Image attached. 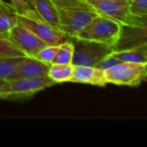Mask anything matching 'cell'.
I'll return each instance as SVG.
<instances>
[{
  "mask_svg": "<svg viewBox=\"0 0 147 147\" xmlns=\"http://www.w3.org/2000/svg\"><path fill=\"white\" fill-rule=\"evenodd\" d=\"M59 16V30L69 39L100 14L86 0H53Z\"/></svg>",
  "mask_w": 147,
  "mask_h": 147,
  "instance_id": "cell-1",
  "label": "cell"
},
{
  "mask_svg": "<svg viewBox=\"0 0 147 147\" xmlns=\"http://www.w3.org/2000/svg\"><path fill=\"white\" fill-rule=\"evenodd\" d=\"M122 24L99 15L77 32L71 39L102 43L114 47L118 40Z\"/></svg>",
  "mask_w": 147,
  "mask_h": 147,
  "instance_id": "cell-2",
  "label": "cell"
},
{
  "mask_svg": "<svg viewBox=\"0 0 147 147\" xmlns=\"http://www.w3.org/2000/svg\"><path fill=\"white\" fill-rule=\"evenodd\" d=\"M56 83L48 76L34 78L7 79L0 87V99L27 98Z\"/></svg>",
  "mask_w": 147,
  "mask_h": 147,
  "instance_id": "cell-3",
  "label": "cell"
},
{
  "mask_svg": "<svg viewBox=\"0 0 147 147\" xmlns=\"http://www.w3.org/2000/svg\"><path fill=\"white\" fill-rule=\"evenodd\" d=\"M108 84L121 86H139L147 78V64L121 62L104 70Z\"/></svg>",
  "mask_w": 147,
  "mask_h": 147,
  "instance_id": "cell-4",
  "label": "cell"
},
{
  "mask_svg": "<svg viewBox=\"0 0 147 147\" xmlns=\"http://www.w3.org/2000/svg\"><path fill=\"white\" fill-rule=\"evenodd\" d=\"M102 16L122 25L146 27V19L134 16L128 7L127 0H86Z\"/></svg>",
  "mask_w": 147,
  "mask_h": 147,
  "instance_id": "cell-5",
  "label": "cell"
},
{
  "mask_svg": "<svg viewBox=\"0 0 147 147\" xmlns=\"http://www.w3.org/2000/svg\"><path fill=\"white\" fill-rule=\"evenodd\" d=\"M16 16L17 22L32 31L47 45H59L68 38L63 32L41 19L32 9L26 12L16 11Z\"/></svg>",
  "mask_w": 147,
  "mask_h": 147,
  "instance_id": "cell-6",
  "label": "cell"
},
{
  "mask_svg": "<svg viewBox=\"0 0 147 147\" xmlns=\"http://www.w3.org/2000/svg\"><path fill=\"white\" fill-rule=\"evenodd\" d=\"M74 44L73 65L96 67L106 56L114 52V47L106 44L71 39Z\"/></svg>",
  "mask_w": 147,
  "mask_h": 147,
  "instance_id": "cell-7",
  "label": "cell"
},
{
  "mask_svg": "<svg viewBox=\"0 0 147 147\" xmlns=\"http://www.w3.org/2000/svg\"><path fill=\"white\" fill-rule=\"evenodd\" d=\"M9 34L28 57H34L47 44L32 31L17 22L9 30Z\"/></svg>",
  "mask_w": 147,
  "mask_h": 147,
  "instance_id": "cell-8",
  "label": "cell"
},
{
  "mask_svg": "<svg viewBox=\"0 0 147 147\" xmlns=\"http://www.w3.org/2000/svg\"><path fill=\"white\" fill-rule=\"evenodd\" d=\"M51 64H47L34 57H25L16 67L8 79L34 78L48 76Z\"/></svg>",
  "mask_w": 147,
  "mask_h": 147,
  "instance_id": "cell-9",
  "label": "cell"
},
{
  "mask_svg": "<svg viewBox=\"0 0 147 147\" xmlns=\"http://www.w3.org/2000/svg\"><path fill=\"white\" fill-rule=\"evenodd\" d=\"M146 30V27L122 25L120 36L114 47V50L123 51L147 44Z\"/></svg>",
  "mask_w": 147,
  "mask_h": 147,
  "instance_id": "cell-10",
  "label": "cell"
},
{
  "mask_svg": "<svg viewBox=\"0 0 147 147\" xmlns=\"http://www.w3.org/2000/svg\"><path fill=\"white\" fill-rule=\"evenodd\" d=\"M71 82L87 84L100 87H104L108 84L103 70L97 67L84 65H73V72Z\"/></svg>",
  "mask_w": 147,
  "mask_h": 147,
  "instance_id": "cell-11",
  "label": "cell"
},
{
  "mask_svg": "<svg viewBox=\"0 0 147 147\" xmlns=\"http://www.w3.org/2000/svg\"><path fill=\"white\" fill-rule=\"evenodd\" d=\"M31 9L45 22L59 30V21L53 0H27Z\"/></svg>",
  "mask_w": 147,
  "mask_h": 147,
  "instance_id": "cell-12",
  "label": "cell"
},
{
  "mask_svg": "<svg viewBox=\"0 0 147 147\" xmlns=\"http://www.w3.org/2000/svg\"><path fill=\"white\" fill-rule=\"evenodd\" d=\"M110 54L121 62L147 64V44L123 51H114Z\"/></svg>",
  "mask_w": 147,
  "mask_h": 147,
  "instance_id": "cell-13",
  "label": "cell"
},
{
  "mask_svg": "<svg viewBox=\"0 0 147 147\" xmlns=\"http://www.w3.org/2000/svg\"><path fill=\"white\" fill-rule=\"evenodd\" d=\"M28 57L12 39L9 31L0 32V58Z\"/></svg>",
  "mask_w": 147,
  "mask_h": 147,
  "instance_id": "cell-14",
  "label": "cell"
},
{
  "mask_svg": "<svg viewBox=\"0 0 147 147\" xmlns=\"http://www.w3.org/2000/svg\"><path fill=\"white\" fill-rule=\"evenodd\" d=\"M16 23V9L11 3L0 0V31H9Z\"/></svg>",
  "mask_w": 147,
  "mask_h": 147,
  "instance_id": "cell-15",
  "label": "cell"
},
{
  "mask_svg": "<svg viewBox=\"0 0 147 147\" xmlns=\"http://www.w3.org/2000/svg\"><path fill=\"white\" fill-rule=\"evenodd\" d=\"M73 72V65L51 64L48 77L56 84L71 82Z\"/></svg>",
  "mask_w": 147,
  "mask_h": 147,
  "instance_id": "cell-16",
  "label": "cell"
},
{
  "mask_svg": "<svg viewBox=\"0 0 147 147\" xmlns=\"http://www.w3.org/2000/svg\"><path fill=\"white\" fill-rule=\"evenodd\" d=\"M74 54V44L72 40H65L59 45L58 52L51 64L72 65Z\"/></svg>",
  "mask_w": 147,
  "mask_h": 147,
  "instance_id": "cell-17",
  "label": "cell"
},
{
  "mask_svg": "<svg viewBox=\"0 0 147 147\" xmlns=\"http://www.w3.org/2000/svg\"><path fill=\"white\" fill-rule=\"evenodd\" d=\"M13 57V58H0V79L7 80L13 73L18 64L25 58Z\"/></svg>",
  "mask_w": 147,
  "mask_h": 147,
  "instance_id": "cell-18",
  "label": "cell"
},
{
  "mask_svg": "<svg viewBox=\"0 0 147 147\" xmlns=\"http://www.w3.org/2000/svg\"><path fill=\"white\" fill-rule=\"evenodd\" d=\"M130 13L138 18L146 19L147 0H127Z\"/></svg>",
  "mask_w": 147,
  "mask_h": 147,
  "instance_id": "cell-19",
  "label": "cell"
},
{
  "mask_svg": "<svg viewBox=\"0 0 147 147\" xmlns=\"http://www.w3.org/2000/svg\"><path fill=\"white\" fill-rule=\"evenodd\" d=\"M58 49H59V45H55V46L47 45L45 47H43L42 49H40L34 56V58H35L36 59H38L41 62H44L47 64H51L58 52Z\"/></svg>",
  "mask_w": 147,
  "mask_h": 147,
  "instance_id": "cell-20",
  "label": "cell"
},
{
  "mask_svg": "<svg viewBox=\"0 0 147 147\" xmlns=\"http://www.w3.org/2000/svg\"><path fill=\"white\" fill-rule=\"evenodd\" d=\"M121 61L120 59H118L115 58L114 56H112L111 54H109V55L106 56L105 58H103L96 65V67H97V68L104 71V70H107L109 68H111V67H113V66H115V65H116L118 64H121Z\"/></svg>",
  "mask_w": 147,
  "mask_h": 147,
  "instance_id": "cell-21",
  "label": "cell"
},
{
  "mask_svg": "<svg viewBox=\"0 0 147 147\" xmlns=\"http://www.w3.org/2000/svg\"><path fill=\"white\" fill-rule=\"evenodd\" d=\"M13 7L17 12H26L31 9V7L28 3L27 0H9Z\"/></svg>",
  "mask_w": 147,
  "mask_h": 147,
  "instance_id": "cell-22",
  "label": "cell"
},
{
  "mask_svg": "<svg viewBox=\"0 0 147 147\" xmlns=\"http://www.w3.org/2000/svg\"><path fill=\"white\" fill-rule=\"evenodd\" d=\"M5 82V80L4 79H0V87L3 84V83Z\"/></svg>",
  "mask_w": 147,
  "mask_h": 147,
  "instance_id": "cell-23",
  "label": "cell"
},
{
  "mask_svg": "<svg viewBox=\"0 0 147 147\" xmlns=\"http://www.w3.org/2000/svg\"><path fill=\"white\" fill-rule=\"evenodd\" d=\"M0 32H1V31H0Z\"/></svg>",
  "mask_w": 147,
  "mask_h": 147,
  "instance_id": "cell-24",
  "label": "cell"
}]
</instances>
